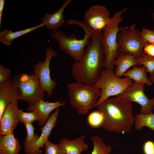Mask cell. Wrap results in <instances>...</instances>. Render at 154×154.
I'll return each instance as SVG.
<instances>
[{
  "label": "cell",
  "mask_w": 154,
  "mask_h": 154,
  "mask_svg": "<svg viewBox=\"0 0 154 154\" xmlns=\"http://www.w3.org/2000/svg\"><path fill=\"white\" fill-rule=\"evenodd\" d=\"M102 35V31H95L80 59L73 64L71 73L76 82L93 86L100 76L104 68Z\"/></svg>",
  "instance_id": "6da1fadb"
},
{
  "label": "cell",
  "mask_w": 154,
  "mask_h": 154,
  "mask_svg": "<svg viewBox=\"0 0 154 154\" xmlns=\"http://www.w3.org/2000/svg\"><path fill=\"white\" fill-rule=\"evenodd\" d=\"M104 119L101 127L110 132L125 134L134 126L131 102L118 97L108 98L96 107Z\"/></svg>",
  "instance_id": "7a4b0ae2"
},
{
  "label": "cell",
  "mask_w": 154,
  "mask_h": 154,
  "mask_svg": "<svg viewBox=\"0 0 154 154\" xmlns=\"http://www.w3.org/2000/svg\"><path fill=\"white\" fill-rule=\"evenodd\" d=\"M69 25H77L84 30L83 38L78 39L75 36L67 37L62 31L58 30L51 31L50 34L58 42L60 48L75 61H78L82 55L85 47L90 43L91 37L95 31L84 21L69 19L67 21Z\"/></svg>",
  "instance_id": "3957f363"
},
{
  "label": "cell",
  "mask_w": 154,
  "mask_h": 154,
  "mask_svg": "<svg viewBox=\"0 0 154 154\" xmlns=\"http://www.w3.org/2000/svg\"><path fill=\"white\" fill-rule=\"evenodd\" d=\"M70 103L78 114H87L96 107L101 95V91L94 86L77 82L67 85Z\"/></svg>",
  "instance_id": "277c9868"
},
{
  "label": "cell",
  "mask_w": 154,
  "mask_h": 154,
  "mask_svg": "<svg viewBox=\"0 0 154 154\" xmlns=\"http://www.w3.org/2000/svg\"><path fill=\"white\" fill-rule=\"evenodd\" d=\"M127 10V7L114 13L111 22L103 29L102 44L104 54V68L113 70L114 62L119 54L117 36L121 27L119 25L123 21L122 14Z\"/></svg>",
  "instance_id": "5b68a950"
},
{
  "label": "cell",
  "mask_w": 154,
  "mask_h": 154,
  "mask_svg": "<svg viewBox=\"0 0 154 154\" xmlns=\"http://www.w3.org/2000/svg\"><path fill=\"white\" fill-rule=\"evenodd\" d=\"M133 83L132 80L128 77L121 78L117 77L113 70L103 69L93 86L101 91V95L96 107L110 97L119 95Z\"/></svg>",
  "instance_id": "8992f818"
},
{
  "label": "cell",
  "mask_w": 154,
  "mask_h": 154,
  "mask_svg": "<svg viewBox=\"0 0 154 154\" xmlns=\"http://www.w3.org/2000/svg\"><path fill=\"white\" fill-rule=\"evenodd\" d=\"M136 24L121 27L117 36L119 53L131 54L136 58L144 53L143 49L147 44L142 39L141 31L137 29Z\"/></svg>",
  "instance_id": "52a82bcc"
},
{
  "label": "cell",
  "mask_w": 154,
  "mask_h": 154,
  "mask_svg": "<svg viewBox=\"0 0 154 154\" xmlns=\"http://www.w3.org/2000/svg\"><path fill=\"white\" fill-rule=\"evenodd\" d=\"M14 85L21 92L19 100H22L33 104L44 96V92L37 77L34 74L30 75L20 73L13 79Z\"/></svg>",
  "instance_id": "ba28073f"
},
{
  "label": "cell",
  "mask_w": 154,
  "mask_h": 154,
  "mask_svg": "<svg viewBox=\"0 0 154 154\" xmlns=\"http://www.w3.org/2000/svg\"><path fill=\"white\" fill-rule=\"evenodd\" d=\"M145 85L133 82L117 97L138 104L141 106L140 112L141 114L152 113L154 110V98L150 99L147 96L144 92Z\"/></svg>",
  "instance_id": "9c48e42d"
},
{
  "label": "cell",
  "mask_w": 154,
  "mask_h": 154,
  "mask_svg": "<svg viewBox=\"0 0 154 154\" xmlns=\"http://www.w3.org/2000/svg\"><path fill=\"white\" fill-rule=\"evenodd\" d=\"M45 52L46 57L44 61L43 62L40 61L34 65V74L38 79L44 91L50 97L57 84L56 82L52 80L50 77V63L52 58L56 56L57 53L51 47L47 48Z\"/></svg>",
  "instance_id": "30bf717a"
},
{
  "label": "cell",
  "mask_w": 154,
  "mask_h": 154,
  "mask_svg": "<svg viewBox=\"0 0 154 154\" xmlns=\"http://www.w3.org/2000/svg\"><path fill=\"white\" fill-rule=\"evenodd\" d=\"M84 21L95 31H102L112 21L108 9L99 5H93L86 11Z\"/></svg>",
  "instance_id": "8fae6325"
},
{
  "label": "cell",
  "mask_w": 154,
  "mask_h": 154,
  "mask_svg": "<svg viewBox=\"0 0 154 154\" xmlns=\"http://www.w3.org/2000/svg\"><path fill=\"white\" fill-rule=\"evenodd\" d=\"M60 111L59 109H56L50 116L45 125L40 129L41 133L36 141L33 145L24 147L25 154H40V149L43 146L48 140V137L52 129L54 127Z\"/></svg>",
  "instance_id": "7c38bea8"
},
{
  "label": "cell",
  "mask_w": 154,
  "mask_h": 154,
  "mask_svg": "<svg viewBox=\"0 0 154 154\" xmlns=\"http://www.w3.org/2000/svg\"><path fill=\"white\" fill-rule=\"evenodd\" d=\"M18 101L15 100L10 103L0 118V135L13 132L19 122L18 116Z\"/></svg>",
  "instance_id": "4fadbf2b"
},
{
  "label": "cell",
  "mask_w": 154,
  "mask_h": 154,
  "mask_svg": "<svg viewBox=\"0 0 154 154\" xmlns=\"http://www.w3.org/2000/svg\"><path fill=\"white\" fill-rule=\"evenodd\" d=\"M65 105L64 101L50 102L41 100L34 104H30L27 110L36 112L38 117V124L39 126L42 127L48 121L49 115L52 111Z\"/></svg>",
  "instance_id": "5bb4252c"
},
{
  "label": "cell",
  "mask_w": 154,
  "mask_h": 154,
  "mask_svg": "<svg viewBox=\"0 0 154 154\" xmlns=\"http://www.w3.org/2000/svg\"><path fill=\"white\" fill-rule=\"evenodd\" d=\"M21 92L14 85L13 79L0 83V118L8 106L15 100H19Z\"/></svg>",
  "instance_id": "9a60e30c"
},
{
  "label": "cell",
  "mask_w": 154,
  "mask_h": 154,
  "mask_svg": "<svg viewBox=\"0 0 154 154\" xmlns=\"http://www.w3.org/2000/svg\"><path fill=\"white\" fill-rule=\"evenodd\" d=\"M85 139L84 135L72 140L64 138L60 140L58 145L64 154H81L88 149Z\"/></svg>",
  "instance_id": "2e32d148"
},
{
  "label": "cell",
  "mask_w": 154,
  "mask_h": 154,
  "mask_svg": "<svg viewBox=\"0 0 154 154\" xmlns=\"http://www.w3.org/2000/svg\"><path fill=\"white\" fill-rule=\"evenodd\" d=\"M72 1V0H66L56 11L51 14H46L42 19V23L48 29L57 30L65 22L63 13L65 9Z\"/></svg>",
  "instance_id": "e0dca14e"
},
{
  "label": "cell",
  "mask_w": 154,
  "mask_h": 154,
  "mask_svg": "<svg viewBox=\"0 0 154 154\" xmlns=\"http://www.w3.org/2000/svg\"><path fill=\"white\" fill-rule=\"evenodd\" d=\"M21 148L20 141L13 132L0 136V154H19Z\"/></svg>",
  "instance_id": "ac0fdd59"
},
{
  "label": "cell",
  "mask_w": 154,
  "mask_h": 154,
  "mask_svg": "<svg viewBox=\"0 0 154 154\" xmlns=\"http://www.w3.org/2000/svg\"><path fill=\"white\" fill-rule=\"evenodd\" d=\"M114 65L116 67L115 74L120 78L129 68L138 65L136 57L130 54L123 53L119 54L114 61Z\"/></svg>",
  "instance_id": "d6986e66"
},
{
  "label": "cell",
  "mask_w": 154,
  "mask_h": 154,
  "mask_svg": "<svg viewBox=\"0 0 154 154\" xmlns=\"http://www.w3.org/2000/svg\"><path fill=\"white\" fill-rule=\"evenodd\" d=\"M44 26L42 23L37 26L17 31L12 32L8 29L2 31L0 33V41L4 45H10L15 39Z\"/></svg>",
  "instance_id": "ffe728a7"
},
{
  "label": "cell",
  "mask_w": 154,
  "mask_h": 154,
  "mask_svg": "<svg viewBox=\"0 0 154 154\" xmlns=\"http://www.w3.org/2000/svg\"><path fill=\"white\" fill-rule=\"evenodd\" d=\"M146 73V68L144 66L138 67L135 66L128 70L123 76L133 80L135 82L151 86L153 84L147 77Z\"/></svg>",
  "instance_id": "44dd1931"
},
{
  "label": "cell",
  "mask_w": 154,
  "mask_h": 154,
  "mask_svg": "<svg viewBox=\"0 0 154 154\" xmlns=\"http://www.w3.org/2000/svg\"><path fill=\"white\" fill-rule=\"evenodd\" d=\"M134 126L137 131L144 127H147L154 132V113L148 114H137L135 115Z\"/></svg>",
  "instance_id": "7402d4cb"
},
{
  "label": "cell",
  "mask_w": 154,
  "mask_h": 154,
  "mask_svg": "<svg viewBox=\"0 0 154 154\" xmlns=\"http://www.w3.org/2000/svg\"><path fill=\"white\" fill-rule=\"evenodd\" d=\"M91 140L93 144V148L91 154H110L112 146L106 145L101 137L94 136L92 137Z\"/></svg>",
  "instance_id": "603a6c76"
},
{
  "label": "cell",
  "mask_w": 154,
  "mask_h": 154,
  "mask_svg": "<svg viewBox=\"0 0 154 154\" xmlns=\"http://www.w3.org/2000/svg\"><path fill=\"white\" fill-rule=\"evenodd\" d=\"M137 65L144 66L146 68V71L150 75L154 73V57L143 53L141 56L136 58Z\"/></svg>",
  "instance_id": "cb8c5ba5"
},
{
  "label": "cell",
  "mask_w": 154,
  "mask_h": 154,
  "mask_svg": "<svg viewBox=\"0 0 154 154\" xmlns=\"http://www.w3.org/2000/svg\"><path fill=\"white\" fill-rule=\"evenodd\" d=\"M104 119L102 113L97 110L91 112L89 114L87 121L88 125L90 127L96 128L101 127Z\"/></svg>",
  "instance_id": "d4e9b609"
},
{
  "label": "cell",
  "mask_w": 154,
  "mask_h": 154,
  "mask_svg": "<svg viewBox=\"0 0 154 154\" xmlns=\"http://www.w3.org/2000/svg\"><path fill=\"white\" fill-rule=\"evenodd\" d=\"M24 124L27 131V135L24 142V147H25L33 144L39 138V135L35 133L34 131L35 129L31 123H26Z\"/></svg>",
  "instance_id": "484cf974"
},
{
  "label": "cell",
  "mask_w": 154,
  "mask_h": 154,
  "mask_svg": "<svg viewBox=\"0 0 154 154\" xmlns=\"http://www.w3.org/2000/svg\"><path fill=\"white\" fill-rule=\"evenodd\" d=\"M18 116L19 121L23 123H32L38 119V115L35 111L27 112H23L22 110L19 109Z\"/></svg>",
  "instance_id": "4316f807"
},
{
  "label": "cell",
  "mask_w": 154,
  "mask_h": 154,
  "mask_svg": "<svg viewBox=\"0 0 154 154\" xmlns=\"http://www.w3.org/2000/svg\"><path fill=\"white\" fill-rule=\"evenodd\" d=\"M43 147L45 151L43 154H64L58 144H54L48 140L45 142Z\"/></svg>",
  "instance_id": "83f0119b"
},
{
  "label": "cell",
  "mask_w": 154,
  "mask_h": 154,
  "mask_svg": "<svg viewBox=\"0 0 154 154\" xmlns=\"http://www.w3.org/2000/svg\"><path fill=\"white\" fill-rule=\"evenodd\" d=\"M143 40L147 43L154 44V31L143 28L141 31Z\"/></svg>",
  "instance_id": "f1b7e54d"
},
{
  "label": "cell",
  "mask_w": 154,
  "mask_h": 154,
  "mask_svg": "<svg viewBox=\"0 0 154 154\" xmlns=\"http://www.w3.org/2000/svg\"><path fill=\"white\" fill-rule=\"evenodd\" d=\"M11 70L9 68H6L3 65H0V83L7 81L10 79Z\"/></svg>",
  "instance_id": "f546056e"
},
{
  "label": "cell",
  "mask_w": 154,
  "mask_h": 154,
  "mask_svg": "<svg viewBox=\"0 0 154 154\" xmlns=\"http://www.w3.org/2000/svg\"><path fill=\"white\" fill-rule=\"evenodd\" d=\"M144 154H154V142L147 140L144 143L143 147Z\"/></svg>",
  "instance_id": "4dcf8cb0"
},
{
  "label": "cell",
  "mask_w": 154,
  "mask_h": 154,
  "mask_svg": "<svg viewBox=\"0 0 154 154\" xmlns=\"http://www.w3.org/2000/svg\"><path fill=\"white\" fill-rule=\"evenodd\" d=\"M143 51L145 54L154 57V44H146L143 48Z\"/></svg>",
  "instance_id": "1f68e13d"
},
{
  "label": "cell",
  "mask_w": 154,
  "mask_h": 154,
  "mask_svg": "<svg viewBox=\"0 0 154 154\" xmlns=\"http://www.w3.org/2000/svg\"><path fill=\"white\" fill-rule=\"evenodd\" d=\"M5 0H0V26H1L2 20V16L3 15V12L4 9V5H5Z\"/></svg>",
  "instance_id": "d6a6232c"
},
{
  "label": "cell",
  "mask_w": 154,
  "mask_h": 154,
  "mask_svg": "<svg viewBox=\"0 0 154 154\" xmlns=\"http://www.w3.org/2000/svg\"><path fill=\"white\" fill-rule=\"evenodd\" d=\"M149 79L153 84H154V73L151 75H150Z\"/></svg>",
  "instance_id": "836d02e7"
},
{
  "label": "cell",
  "mask_w": 154,
  "mask_h": 154,
  "mask_svg": "<svg viewBox=\"0 0 154 154\" xmlns=\"http://www.w3.org/2000/svg\"><path fill=\"white\" fill-rule=\"evenodd\" d=\"M151 17L152 19V20H153V21L154 22V13H153V12L151 13ZM152 30L154 31V25L153 27Z\"/></svg>",
  "instance_id": "e575fe53"
},
{
  "label": "cell",
  "mask_w": 154,
  "mask_h": 154,
  "mask_svg": "<svg viewBox=\"0 0 154 154\" xmlns=\"http://www.w3.org/2000/svg\"><path fill=\"white\" fill-rule=\"evenodd\" d=\"M153 12L154 13V9L153 10Z\"/></svg>",
  "instance_id": "d590c367"
}]
</instances>
